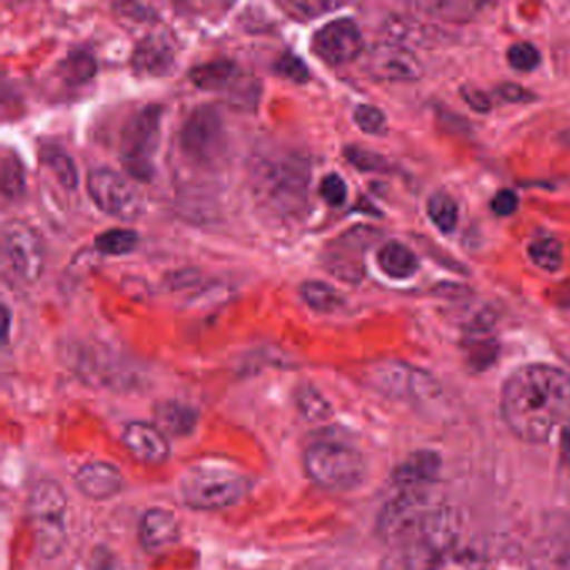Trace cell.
Segmentation results:
<instances>
[{
    "label": "cell",
    "instance_id": "836d02e7",
    "mask_svg": "<svg viewBox=\"0 0 570 570\" xmlns=\"http://www.w3.org/2000/svg\"><path fill=\"white\" fill-rule=\"evenodd\" d=\"M298 406L306 419H325V416L332 413L328 402L323 399L322 393L316 392L312 386H305V389L299 390Z\"/></svg>",
    "mask_w": 570,
    "mask_h": 570
},
{
    "label": "cell",
    "instance_id": "7c38bea8",
    "mask_svg": "<svg viewBox=\"0 0 570 570\" xmlns=\"http://www.w3.org/2000/svg\"><path fill=\"white\" fill-rule=\"evenodd\" d=\"M375 236L373 229L356 226L340 238L333 239L332 245L323 253L326 272L343 282L358 283L365 275L363 253Z\"/></svg>",
    "mask_w": 570,
    "mask_h": 570
},
{
    "label": "cell",
    "instance_id": "30bf717a",
    "mask_svg": "<svg viewBox=\"0 0 570 570\" xmlns=\"http://www.w3.org/2000/svg\"><path fill=\"white\" fill-rule=\"evenodd\" d=\"M430 509L425 490L396 489L380 512L376 525L380 535L389 542L412 539Z\"/></svg>",
    "mask_w": 570,
    "mask_h": 570
},
{
    "label": "cell",
    "instance_id": "2e32d148",
    "mask_svg": "<svg viewBox=\"0 0 570 570\" xmlns=\"http://www.w3.org/2000/svg\"><path fill=\"white\" fill-rule=\"evenodd\" d=\"M76 485L92 500H108L125 487V476L118 466L108 462L85 463L75 476Z\"/></svg>",
    "mask_w": 570,
    "mask_h": 570
},
{
    "label": "cell",
    "instance_id": "52a82bcc",
    "mask_svg": "<svg viewBox=\"0 0 570 570\" xmlns=\"http://www.w3.org/2000/svg\"><path fill=\"white\" fill-rule=\"evenodd\" d=\"M366 382L383 396L403 402H426L440 395V385L429 372L403 362L370 366Z\"/></svg>",
    "mask_w": 570,
    "mask_h": 570
},
{
    "label": "cell",
    "instance_id": "9c48e42d",
    "mask_svg": "<svg viewBox=\"0 0 570 570\" xmlns=\"http://www.w3.org/2000/svg\"><path fill=\"white\" fill-rule=\"evenodd\" d=\"M88 195L102 213L122 222H135L145 209L138 189L115 169L98 168L89 173Z\"/></svg>",
    "mask_w": 570,
    "mask_h": 570
},
{
    "label": "cell",
    "instance_id": "484cf974",
    "mask_svg": "<svg viewBox=\"0 0 570 570\" xmlns=\"http://www.w3.org/2000/svg\"><path fill=\"white\" fill-rule=\"evenodd\" d=\"M529 256L543 272H557L563 262L562 245L556 238L543 236L529 246Z\"/></svg>",
    "mask_w": 570,
    "mask_h": 570
},
{
    "label": "cell",
    "instance_id": "5b68a950",
    "mask_svg": "<svg viewBox=\"0 0 570 570\" xmlns=\"http://www.w3.org/2000/svg\"><path fill=\"white\" fill-rule=\"evenodd\" d=\"M28 513L42 556H58L68 539V497L65 489L55 480H42L31 490Z\"/></svg>",
    "mask_w": 570,
    "mask_h": 570
},
{
    "label": "cell",
    "instance_id": "9a60e30c",
    "mask_svg": "<svg viewBox=\"0 0 570 570\" xmlns=\"http://www.w3.org/2000/svg\"><path fill=\"white\" fill-rule=\"evenodd\" d=\"M122 442L136 460L149 463V465L165 463L171 455L168 436L159 426L151 425V423H128L122 433Z\"/></svg>",
    "mask_w": 570,
    "mask_h": 570
},
{
    "label": "cell",
    "instance_id": "e0dca14e",
    "mask_svg": "<svg viewBox=\"0 0 570 570\" xmlns=\"http://www.w3.org/2000/svg\"><path fill=\"white\" fill-rule=\"evenodd\" d=\"M176 55L171 41L163 36H148L132 51V68L149 78L168 76L175 68Z\"/></svg>",
    "mask_w": 570,
    "mask_h": 570
},
{
    "label": "cell",
    "instance_id": "74e56055",
    "mask_svg": "<svg viewBox=\"0 0 570 570\" xmlns=\"http://www.w3.org/2000/svg\"><path fill=\"white\" fill-rule=\"evenodd\" d=\"M275 71L283 78L289 79V81L298 82V85H303L309 79V71L305 62L292 52H286L275 62Z\"/></svg>",
    "mask_w": 570,
    "mask_h": 570
},
{
    "label": "cell",
    "instance_id": "ba28073f",
    "mask_svg": "<svg viewBox=\"0 0 570 570\" xmlns=\"http://www.w3.org/2000/svg\"><path fill=\"white\" fill-rule=\"evenodd\" d=\"M179 146L191 161L213 165L226 148L222 115L213 106H198L189 112L179 132Z\"/></svg>",
    "mask_w": 570,
    "mask_h": 570
},
{
    "label": "cell",
    "instance_id": "d590c367",
    "mask_svg": "<svg viewBox=\"0 0 570 570\" xmlns=\"http://www.w3.org/2000/svg\"><path fill=\"white\" fill-rule=\"evenodd\" d=\"M279 8L285 9L286 14L298 19V21H312V19H316L320 18V16L325 14V12L338 9L340 4L309 0V2H285V4H279Z\"/></svg>",
    "mask_w": 570,
    "mask_h": 570
},
{
    "label": "cell",
    "instance_id": "4dcf8cb0",
    "mask_svg": "<svg viewBox=\"0 0 570 570\" xmlns=\"http://www.w3.org/2000/svg\"><path fill=\"white\" fill-rule=\"evenodd\" d=\"M466 360L475 370H483L492 365L497 358V343L493 340L472 338L465 343Z\"/></svg>",
    "mask_w": 570,
    "mask_h": 570
},
{
    "label": "cell",
    "instance_id": "7a4b0ae2",
    "mask_svg": "<svg viewBox=\"0 0 570 570\" xmlns=\"http://www.w3.org/2000/svg\"><path fill=\"white\" fill-rule=\"evenodd\" d=\"M253 178L259 196L278 212L296 213L308 199L309 171L302 159L293 156L259 159Z\"/></svg>",
    "mask_w": 570,
    "mask_h": 570
},
{
    "label": "cell",
    "instance_id": "f546056e",
    "mask_svg": "<svg viewBox=\"0 0 570 570\" xmlns=\"http://www.w3.org/2000/svg\"><path fill=\"white\" fill-rule=\"evenodd\" d=\"M46 165L55 173L58 181L65 186L66 189H76L79 185L78 169H76L75 161L68 153L61 149H49L45 155Z\"/></svg>",
    "mask_w": 570,
    "mask_h": 570
},
{
    "label": "cell",
    "instance_id": "d6a6232c",
    "mask_svg": "<svg viewBox=\"0 0 570 570\" xmlns=\"http://www.w3.org/2000/svg\"><path fill=\"white\" fill-rule=\"evenodd\" d=\"M420 9L430 16H436V18L445 19V21H466L472 18L473 12L476 11L479 6L469 4V2H450V4H419Z\"/></svg>",
    "mask_w": 570,
    "mask_h": 570
},
{
    "label": "cell",
    "instance_id": "d6986e66",
    "mask_svg": "<svg viewBox=\"0 0 570 570\" xmlns=\"http://www.w3.org/2000/svg\"><path fill=\"white\" fill-rule=\"evenodd\" d=\"M440 456L432 450H419L396 466L393 483L396 489L425 490L440 473Z\"/></svg>",
    "mask_w": 570,
    "mask_h": 570
},
{
    "label": "cell",
    "instance_id": "7402d4cb",
    "mask_svg": "<svg viewBox=\"0 0 570 570\" xmlns=\"http://www.w3.org/2000/svg\"><path fill=\"white\" fill-rule=\"evenodd\" d=\"M96 72H98V62L95 56L85 51L71 52L58 66L59 78L71 88L88 85L91 79H95Z\"/></svg>",
    "mask_w": 570,
    "mask_h": 570
},
{
    "label": "cell",
    "instance_id": "f1b7e54d",
    "mask_svg": "<svg viewBox=\"0 0 570 570\" xmlns=\"http://www.w3.org/2000/svg\"><path fill=\"white\" fill-rule=\"evenodd\" d=\"M139 236L131 229H109L96 238L98 252L109 256L128 255L138 246Z\"/></svg>",
    "mask_w": 570,
    "mask_h": 570
},
{
    "label": "cell",
    "instance_id": "4fadbf2b",
    "mask_svg": "<svg viewBox=\"0 0 570 570\" xmlns=\"http://www.w3.org/2000/svg\"><path fill=\"white\" fill-rule=\"evenodd\" d=\"M313 51L328 65H348L362 55V32L352 19H336L313 36Z\"/></svg>",
    "mask_w": 570,
    "mask_h": 570
},
{
    "label": "cell",
    "instance_id": "1f68e13d",
    "mask_svg": "<svg viewBox=\"0 0 570 570\" xmlns=\"http://www.w3.org/2000/svg\"><path fill=\"white\" fill-rule=\"evenodd\" d=\"M345 156L350 165L355 166L360 171L382 173L389 169V161L383 156L368 151V149L358 148V146H348L345 149Z\"/></svg>",
    "mask_w": 570,
    "mask_h": 570
},
{
    "label": "cell",
    "instance_id": "b9f144b4",
    "mask_svg": "<svg viewBox=\"0 0 570 570\" xmlns=\"http://www.w3.org/2000/svg\"><path fill=\"white\" fill-rule=\"evenodd\" d=\"M463 99L470 108L475 109L479 112L490 111V99L487 98L485 92L479 91V89L463 88Z\"/></svg>",
    "mask_w": 570,
    "mask_h": 570
},
{
    "label": "cell",
    "instance_id": "60d3db41",
    "mask_svg": "<svg viewBox=\"0 0 570 570\" xmlns=\"http://www.w3.org/2000/svg\"><path fill=\"white\" fill-rule=\"evenodd\" d=\"M517 206H519V199L517 195L510 189H503L495 198L492 199V209L499 216H510L515 213Z\"/></svg>",
    "mask_w": 570,
    "mask_h": 570
},
{
    "label": "cell",
    "instance_id": "4316f807",
    "mask_svg": "<svg viewBox=\"0 0 570 570\" xmlns=\"http://www.w3.org/2000/svg\"><path fill=\"white\" fill-rule=\"evenodd\" d=\"M26 189V175L21 161L14 153H6L2 158V196L8 202L21 198Z\"/></svg>",
    "mask_w": 570,
    "mask_h": 570
},
{
    "label": "cell",
    "instance_id": "83f0119b",
    "mask_svg": "<svg viewBox=\"0 0 570 570\" xmlns=\"http://www.w3.org/2000/svg\"><path fill=\"white\" fill-rule=\"evenodd\" d=\"M430 219L435 223L436 228L442 233H452L459 222V206L445 193H435L429 199Z\"/></svg>",
    "mask_w": 570,
    "mask_h": 570
},
{
    "label": "cell",
    "instance_id": "ffe728a7",
    "mask_svg": "<svg viewBox=\"0 0 570 570\" xmlns=\"http://www.w3.org/2000/svg\"><path fill=\"white\" fill-rule=\"evenodd\" d=\"M238 66L229 59L205 62V65L196 66L189 72L193 85L203 91H223V89L229 88L238 79Z\"/></svg>",
    "mask_w": 570,
    "mask_h": 570
},
{
    "label": "cell",
    "instance_id": "277c9868",
    "mask_svg": "<svg viewBox=\"0 0 570 570\" xmlns=\"http://www.w3.org/2000/svg\"><path fill=\"white\" fill-rule=\"evenodd\" d=\"M161 106H145L122 128V166L138 181H151L155 176V156L161 139Z\"/></svg>",
    "mask_w": 570,
    "mask_h": 570
},
{
    "label": "cell",
    "instance_id": "d4e9b609",
    "mask_svg": "<svg viewBox=\"0 0 570 570\" xmlns=\"http://www.w3.org/2000/svg\"><path fill=\"white\" fill-rule=\"evenodd\" d=\"M159 425L168 432L175 433V435H188L193 429H195L196 412L189 406L181 405V403H166V405L159 406L158 410Z\"/></svg>",
    "mask_w": 570,
    "mask_h": 570
},
{
    "label": "cell",
    "instance_id": "44dd1931",
    "mask_svg": "<svg viewBox=\"0 0 570 570\" xmlns=\"http://www.w3.org/2000/svg\"><path fill=\"white\" fill-rule=\"evenodd\" d=\"M376 259H379L380 269L390 278H412L419 272V259L400 243L393 242L383 245Z\"/></svg>",
    "mask_w": 570,
    "mask_h": 570
},
{
    "label": "cell",
    "instance_id": "8fae6325",
    "mask_svg": "<svg viewBox=\"0 0 570 570\" xmlns=\"http://www.w3.org/2000/svg\"><path fill=\"white\" fill-rule=\"evenodd\" d=\"M4 253L19 278L36 283L46 268V249L41 236L22 222L6 225Z\"/></svg>",
    "mask_w": 570,
    "mask_h": 570
},
{
    "label": "cell",
    "instance_id": "3957f363",
    "mask_svg": "<svg viewBox=\"0 0 570 570\" xmlns=\"http://www.w3.org/2000/svg\"><path fill=\"white\" fill-rule=\"evenodd\" d=\"M306 475L326 490L345 492L365 479L366 463L355 446L335 440L313 443L305 452Z\"/></svg>",
    "mask_w": 570,
    "mask_h": 570
},
{
    "label": "cell",
    "instance_id": "ac0fdd59",
    "mask_svg": "<svg viewBox=\"0 0 570 570\" xmlns=\"http://www.w3.org/2000/svg\"><path fill=\"white\" fill-rule=\"evenodd\" d=\"M181 535V527L175 513L165 509H151L142 517L139 540L148 552L159 553L175 546Z\"/></svg>",
    "mask_w": 570,
    "mask_h": 570
},
{
    "label": "cell",
    "instance_id": "8d00e7d4",
    "mask_svg": "<svg viewBox=\"0 0 570 570\" xmlns=\"http://www.w3.org/2000/svg\"><path fill=\"white\" fill-rule=\"evenodd\" d=\"M356 126L368 135H383L386 131V118L379 108L360 105L353 112Z\"/></svg>",
    "mask_w": 570,
    "mask_h": 570
},
{
    "label": "cell",
    "instance_id": "7bdbcfd3",
    "mask_svg": "<svg viewBox=\"0 0 570 570\" xmlns=\"http://www.w3.org/2000/svg\"><path fill=\"white\" fill-rule=\"evenodd\" d=\"M499 95L509 102H527L532 99L527 89L517 85H503L502 88H499Z\"/></svg>",
    "mask_w": 570,
    "mask_h": 570
},
{
    "label": "cell",
    "instance_id": "ab89813d",
    "mask_svg": "<svg viewBox=\"0 0 570 570\" xmlns=\"http://www.w3.org/2000/svg\"><path fill=\"white\" fill-rule=\"evenodd\" d=\"M426 563L422 562V560L419 559V557L415 556V553L412 552V550L406 549V547H403V549H400L399 552L393 553V556H390L389 559L385 560V562L382 563V567H380V570H425Z\"/></svg>",
    "mask_w": 570,
    "mask_h": 570
},
{
    "label": "cell",
    "instance_id": "ee69618b",
    "mask_svg": "<svg viewBox=\"0 0 570 570\" xmlns=\"http://www.w3.org/2000/svg\"><path fill=\"white\" fill-rule=\"evenodd\" d=\"M560 446H562V455L570 465V420L563 423L562 436H560Z\"/></svg>",
    "mask_w": 570,
    "mask_h": 570
},
{
    "label": "cell",
    "instance_id": "f6af8a7d",
    "mask_svg": "<svg viewBox=\"0 0 570 570\" xmlns=\"http://www.w3.org/2000/svg\"><path fill=\"white\" fill-rule=\"evenodd\" d=\"M2 315H4V338L8 340L9 336V322H11V312H9V306H2Z\"/></svg>",
    "mask_w": 570,
    "mask_h": 570
},
{
    "label": "cell",
    "instance_id": "603a6c76",
    "mask_svg": "<svg viewBox=\"0 0 570 570\" xmlns=\"http://www.w3.org/2000/svg\"><path fill=\"white\" fill-rule=\"evenodd\" d=\"M302 298L318 313H335L345 305L342 293L322 282H305L299 288Z\"/></svg>",
    "mask_w": 570,
    "mask_h": 570
},
{
    "label": "cell",
    "instance_id": "e575fe53",
    "mask_svg": "<svg viewBox=\"0 0 570 570\" xmlns=\"http://www.w3.org/2000/svg\"><path fill=\"white\" fill-rule=\"evenodd\" d=\"M507 59L517 71H535L540 65V52L537 51L535 46L529 45V42H519V45H513L509 49Z\"/></svg>",
    "mask_w": 570,
    "mask_h": 570
},
{
    "label": "cell",
    "instance_id": "5bb4252c",
    "mask_svg": "<svg viewBox=\"0 0 570 570\" xmlns=\"http://www.w3.org/2000/svg\"><path fill=\"white\" fill-rule=\"evenodd\" d=\"M366 69L372 78L390 82H413L422 78V62L406 46L386 45L376 46L366 59Z\"/></svg>",
    "mask_w": 570,
    "mask_h": 570
},
{
    "label": "cell",
    "instance_id": "6da1fadb",
    "mask_svg": "<svg viewBox=\"0 0 570 570\" xmlns=\"http://www.w3.org/2000/svg\"><path fill=\"white\" fill-rule=\"evenodd\" d=\"M500 409L517 439L547 442L570 420V375L552 365L522 366L507 379Z\"/></svg>",
    "mask_w": 570,
    "mask_h": 570
},
{
    "label": "cell",
    "instance_id": "f35d334b",
    "mask_svg": "<svg viewBox=\"0 0 570 570\" xmlns=\"http://www.w3.org/2000/svg\"><path fill=\"white\" fill-rule=\"evenodd\" d=\"M320 195L330 206L338 208V206L345 205L348 189H346L345 181L336 173H332L323 178L322 185H320Z\"/></svg>",
    "mask_w": 570,
    "mask_h": 570
},
{
    "label": "cell",
    "instance_id": "8992f818",
    "mask_svg": "<svg viewBox=\"0 0 570 570\" xmlns=\"http://www.w3.org/2000/svg\"><path fill=\"white\" fill-rule=\"evenodd\" d=\"M248 490L245 476L219 466H195L181 480L183 500L195 510L226 509L238 503Z\"/></svg>",
    "mask_w": 570,
    "mask_h": 570
},
{
    "label": "cell",
    "instance_id": "cb8c5ba5",
    "mask_svg": "<svg viewBox=\"0 0 570 570\" xmlns=\"http://www.w3.org/2000/svg\"><path fill=\"white\" fill-rule=\"evenodd\" d=\"M425 570H485V562L475 550L453 547L436 556Z\"/></svg>",
    "mask_w": 570,
    "mask_h": 570
}]
</instances>
